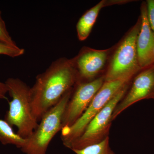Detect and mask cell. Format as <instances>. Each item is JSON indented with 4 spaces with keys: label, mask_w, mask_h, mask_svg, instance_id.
<instances>
[{
    "label": "cell",
    "mask_w": 154,
    "mask_h": 154,
    "mask_svg": "<svg viewBox=\"0 0 154 154\" xmlns=\"http://www.w3.org/2000/svg\"><path fill=\"white\" fill-rule=\"evenodd\" d=\"M77 79L73 59L65 57L53 61L45 71L36 77L30 95L33 114L38 122L72 89Z\"/></svg>",
    "instance_id": "cell-1"
},
{
    "label": "cell",
    "mask_w": 154,
    "mask_h": 154,
    "mask_svg": "<svg viewBox=\"0 0 154 154\" xmlns=\"http://www.w3.org/2000/svg\"><path fill=\"white\" fill-rule=\"evenodd\" d=\"M5 83L12 100L9 102V109L5 120L11 126L17 127V133L26 139L32 135L38 125L32 111L30 88L17 78H9Z\"/></svg>",
    "instance_id": "cell-2"
},
{
    "label": "cell",
    "mask_w": 154,
    "mask_h": 154,
    "mask_svg": "<svg viewBox=\"0 0 154 154\" xmlns=\"http://www.w3.org/2000/svg\"><path fill=\"white\" fill-rule=\"evenodd\" d=\"M72 89L65 94L57 104L45 113L32 135L26 139L21 149L25 154H46L51 141L62 128V119Z\"/></svg>",
    "instance_id": "cell-3"
},
{
    "label": "cell",
    "mask_w": 154,
    "mask_h": 154,
    "mask_svg": "<svg viewBox=\"0 0 154 154\" xmlns=\"http://www.w3.org/2000/svg\"><path fill=\"white\" fill-rule=\"evenodd\" d=\"M132 77H122L113 81L104 82L82 116L72 125L63 128L61 130V138L65 146L68 148L72 143L82 134L94 116L122 88L128 85Z\"/></svg>",
    "instance_id": "cell-4"
},
{
    "label": "cell",
    "mask_w": 154,
    "mask_h": 154,
    "mask_svg": "<svg viewBox=\"0 0 154 154\" xmlns=\"http://www.w3.org/2000/svg\"><path fill=\"white\" fill-rule=\"evenodd\" d=\"M140 27V19L116 51L105 77V82L133 76L142 70L139 64L136 45Z\"/></svg>",
    "instance_id": "cell-5"
},
{
    "label": "cell",
    "mask_w": 154,
    "mask_h": 154,
    "mask_svg": "<svg viewBox=\"0 0 154 154\" xmlns=\"http://www.w3.org/2000/svg\"><path fill=\"white\" fill-rule=\"evenodd\" d=\"M128 85L109 101L105 107L93 118L82 134L72 143L68 148L72 151L99 143L109 137L113 111L127 90Z\"/></svg>",
    "instance_id": "cell-6"
},
{
    "label": "cell",
    "mask_w": 154,
    "mask_h": 154,
    "mask_svg": "<svg viewBox=\"0 0 154 154\" xmlns=\"http://www.w3.org/2000/svg\"><path fill=\"white\" fill-rule=\"evenodd\" d=\"M104 82L105 77H102L94 81L76 84L75 90L64 113L62 129L71 126L82 116Z\"/></svg>",
    "instance_id": "cell-7"
},
{
    "label": "cell",
    "mask_w": 154,
    "mask_h": 154,
    "mask_svg": "<svg viewBox=\"0 0 154 154\" xmlns=\"http://www.w3.org/2000/svg\"><path fill=\"white\" fill-rule=\"evenodd\" d=\"M145 99H154V64L144 69L135 77L130 91L116 107L112 121L130 106Z\"/></svg>",
    "instance_id": "cell-8"
},
{
    "label": "cell",
    "mask_w": 154,
    "mask_h": 154,
    "mask_svg": "<svg viewBox=\"0 0 154 154\" xmlns=\"http://www.w3.org/2000/svg\"><path fill=\"white\" fill-rule=\"evenodd\" d=\"M108 51L85 48L73 59L77 74V83L92 79L105 66Z\"/></svg>",
    "instance_id": "cell-9"
},
{
    "label": "cell",
    "mask_w": 154,
    "mask_h": 154,
    "mask_svg": "<svg viewBox=\"0 0 154 154\" xmlns=\"http://www.w3.org/2000/svg\"><path fill=\"white\" fill-rule=\"evenodd\" d=\"M136 45L139 64L143 69L154 64V34L149 24L145 4L142 6Z\"/></svg>",
    "instance_id": "cell-10"
},
{
    "label": "cell",
    "mask_w": 154,
    "mask_h": 154,
    "mask_svg": "<svg viewBox=\"0 0 154 154\" xmlns=\"http://www.w3.org/2000/svg\"><path fill=\"white\" fill-rule=\"evenodd\" d=\"M106 3L105 1H101L80 18L76 25L77 35L80 41H84L89 36L99 11L106 5Z\"/></svg>",
    "instance_id": "cell-11"
},
{
    "label": "cell",
    "mask_w": 154,
    "mask_h": 154,
    "mask_svg": "<svg viewBox=\"0 0 154 154\" xmlns=\"http://www.w3.org/2000/svg\"><path fill=\"white\" fill-rule=\"evenodd\" d=\"M0 142L3 144L14 145L21 149L25 145L26 139L16 133L7 122L0 119Z\"/></svg>",
    "instance_id": "cell-12"
},
{
    "label": "cell",
    "mask_w": 154,
    "mask_h": 154,
    "mask_svg": "<svg viewBox=\"0 0 154 154\" xmlns=\"http://www.w3.org/2000/svg\"><path fill=\"white\" fill-rule=\"evenodd\" d=\"M73 152L76 154H115L110 148L109 137L99 143L94 144Z\"/></svg>",
    "instance_id": "cell-13"
},
{
    "label": "cell",
    "mask_w": 154,
    "mask_h": 154,
    "mask_svg": "<svg viewBox=\"0 0 154 154\" xmlns=\"http://www.w3.org/2000/svg\"><path fill=\"white\" fill-rule=\"evenodd\" d=\"M25 50L19 46H14L0 42V54L16 57L24 54Z\"/></svg>",
    "instance_id": "cell-14"
},
{
    "label": "cell",
    "mask_w": 154,
    "mask_h": 154,
    "mask_svg": "<svg viewBox=\"0 0 154 154\" xmlns=\"http://www.w3.org/2000/svg\"><path fill=\"white\" fill-rule=\"evenodd\" d=\"M2 13L0 11V42L10 45L17 46V43L12 39L10 36L5 21L2 17Z\"/></svg>",
    "instance_id": "cell-15"
},
{
    "label": "cell",
    "mask_w": 154,
    "mask_h": 154,
    "mask_svg": "<svg viewBox=\"0 0 154 154\" xmlns=\"http://www.w3.org/2000/svg\"><path fill=\"white\" fill-rule=\"evenodd\" d=\"M146 3L148 19L154 34V0L147 1Z\"/></svg>",
    "instance_id": "cell-16"
},
{
    "label": "cell",
    "mask_w": 154,
    "mask_h": 154,
    "mask_svg": "<svg viewBox=\"0 0 154 154\" xmlns=\"http://www.w3.org/2000/svg\"><path fill=\"white\" fill-rule=\"evenodd\" d=\"M8 93V89L5 83L0 82V99H7L6 95Z\"/></svg>",
    "instance_id": "cell-17"
}]
</instances>
